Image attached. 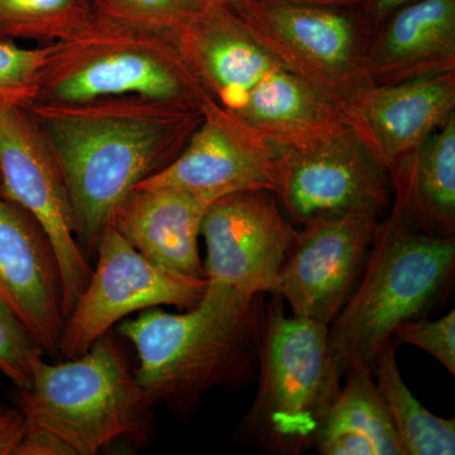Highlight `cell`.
<instances>
[{
	"instance_id": "cell-1",
	"label": "cell",
	"mask_w": 455,
	"mask_h": 455,
	"mask_svg": "<svg viewBox=\"0 0 455 455\" xmlns=\"http://www.w3.org/2000/svg\"><path fill=\"white\" fill-rule=\"evenodd\" d=\"M25 109L61 171L88 259L119 203L178 157L203 118L202 107L140 95Z\"/></svg>"
},
{
	"instance_id": "cell-2",
	"label": "cell",
	"mask_w": 455,
	"mask_h": 455,
	"mask_svg": "<svg viewBox=\"0 0 455 455\" xmlns=\"http://www.w3.org/2000/svg\"><path fill=\"white\" fill-rule=\"evenodd\" d=\"M175 42L205 94L274 147L347 118L335 101L269 52L233 9L208 3Z\"/></svg>"
},
{
	"instance_id": "cell-3",
	"label": "cell",
	"mask_w": 455,
	"mask_h": 455,
	"mask_svg": "<svg viewBox=\"0 0 455 455\" xmlns=\"http://www.w3.org/2000/svg\"><path fill=\"white\" fill-rule=\"evenodd\" d=\"M263 296L243 310L202 300L185 313L157 307L122 322L118 333L137 350L134 376L149 403L188 416L209 391L256 381Z\"/></svg>"
},
{
	"instance_id": "cell-4",
	"label": "cell",
	"mask_w": 455,
	"mask_h": 455,
	"mask_svg": "<svg viewBox=\"0 0 455 455\" xmlns=\"http://www.w3.org/2000/svg\"><path fill=\"white\" fill-rule=\"evenodd\" d=\"M454 272L455 238L427 235L391 208L355 292L328 325L329 348L340 376L357 364L372 368L398 325L438 307Z\"/></svg>"
},
{
	"instance_id": "cell-5",
	"label": "cell",
	"mask_w": 455,
	"mask_h": 455,
	"mask_svg": "<svg viewBox=\"0 0 455 455\" xmlns=\"http://www.w3.org/2000/svg\"><path fill=\"white\" fill-rule=\"evenodd\" d=\"M263 302L259 390L238 427L239 439L268 454L313 451L326 410L339 391L328 325L289 315L280 296Z\"/></svg>"
},
{
	"instance_id": "cell-6",
	"label": "cell",
	"mask_w": 455,
	"mask_h": 455,
	"mask_svg": "<svg viewBox=\"0 0 455 455\" xmlns=\"http://www.w3.org/2000/svg\"><path fill=\"white\" fill-rule=\"evenodd\" d=\"M13 401L26 420L59 436L75 455H95L116 440L145 439L154 407L118 341L108 331L88 352L59 363L33 359L32 385Z\"/></svg>"
},
{
	"instance_id": "cell-7",
	"label": "cell",
	"mask_w": 455,
	"mask_h": 455,
	"mask_svg": "<svg viewBox=\"0 0 455 455\" xmlns=\"http://www.w3.org/2000/svg\"><path fill=\"white\" fill-rule=\"evenodd\" d=\"M127 95L202 107L206 94L169 36L95 17L74 37L49 44L37 103H85Z\"/></svg>"
},
{
	"instance_id": "cell-8",
	"label": "cell",
	"mask_w": 455,
	"mask_h": 455,
	"mask_svg": "<svg viewBox=\"0 0 455 455\" xmlns=\"http://www.w3.org/2000/svg\"><path fill=\"white\" fill-rule=\"evenodd\" d=\"M276 196L286 217L301 227L391 209L390 173L348 119L305 139L275 147Z\"/></svg>"
},
{
	"instance_id": "cell-9",
	"label": "cell",
	"mask_w": 455,
	"mask_h": 455,
	"mask_svg": "<svg viewBox=\"0 0 455 455\" xmlns=\"http://www.w3.org/2000/svg\"><path fill=\"white\" fill-rule=\"evenodd\" d=\"M233 11L269 52L344 113L353 98L370 85V29L348 8L238 0Z\"/></svg>"
},
{
	"instance_id": "cell-10",
	"label": "cell",
	"mask_w": 455,
	"mask_h": 455,
	"mask_svg": "<svg viewBox=\"0 0 455 455\" xmlns=\"http://www.w3.org/2000/svg\"><path fill=\"white\" fill-rule=\"evenodd\" d=\"M298 232L272 191H242L209 204L200 230L206 245L204 300L244 309L271 293Z\"/></svg>"
},
{
	"instance_id": "cell-11",
	"label": "cell",
	"mask_w": 455,
	"mask_h": 455,
	"mask_svg": "<svg viewBox=\"0 0 455 455\" xmlns=\"http://www.w3.org/2000/svg\"><path fill=\"white\" fill-rule=\"evenodd\" d=\"M95 257L97 267L65 322L60 341L62 359L88 352L99 338L136 311L194 309L208 286L206 278L184 276L147 259L112 223L104 230Z\"/></svg>"
},
{
	"instance_id": "cell-12",
	"label": "cell",
	"mask_w": 455,
	"mask_h": 455,
	"mask_svg": "<svg viewBox=\"0 0 455 455\" xmlns=\"http://www.w3.org/2000/svg\"><path fill=\"white\" fill-rule=\"evenodd\" d=\"M0 179L2 196L31 215L55 252L66 322L92 268L77 242L61 171L25 108L0 107Z\"/></svg>"
},
{
	"instance_id": "cell-13",
	"label": "cell",
	"mask_w": 455,
	"mask_h": 455,
	"mask_svg": "<svg viewBox=\"0 0 455 455\" xmlns=\"http://www.w3.org/2000/svg\"><path fill=\"white\" fill-rule=\"evenodd\" d=\"M381 223L358 212L302 227L271 293L293 315L331 324L355 292Z\"/></svg>"
},
{
	"instance_id": "cell-14",
	"label": "cell",
	"mask_w": 455,
	"mask_h": 455,
	"mask_svg": "<svg viewBox=\"0 0 455 455\" xmlns=\"http://www.w3.org/2000/svg\"><path fill=\"white\" fill-rule=\"evenodd\" d=\"M203 118L172 163L137 187L170 188L212 203L242 191L277 193V154L205 95Z\"/></svg>"
},
{
	"instance_id": "cell-15",
	"label": "cell",
	"mask_w": 455,
	"mask_h": 455,
	"mask_svg": "<svg viewBox=\"0 0 455 455\" xmlns=\"http://www.w3.org/2000/svg\"><path fill=\"white\" fill-rule=\"evenodd\" d=\"M0 301L50 358H60L62 284L55 252L35 220L0 196Z\"/></svg>"
},
{
	"instance_id": "cell-16",
	"label": "cell",
	"mask_w": 455,
	"mask_h": 455,
	"mask_svg": "<svg viewBox=\"0 0 455 455\" xmlns=\"http://www.w3.org/2000/svg\"><path fill=\"white\" fill-rule=\"evenodd\" d=\"M455 114V71L395 84H370L346 116L388 173Z\"/></svg>"
},
{
	"instance_id": "cell-17",
	"label": "cell",
	"mask_w": 455,
	"mask_h": 455,
	"mask_svg": "<svg viewBox=\"0 0 455 455\" xmlns=\"http://www.w3.org/2000/svg\"><path fill=\"white\" fill-rule=\"evenodd\" d=\"M455 71V0H414L371 35V84H395Z\"/></svg>"
},
{
	"instance_id": "cell-18",
	"label": "cell",
	"mask_w": 455,
	"mask_h": 455,
	"mask_svg": "<svg viewBox=\"0 0 455 455\" xmlns=\"http://www.w3.org/2000/svg\"><path fill=\"white\" fill-rule=\"evenodd\" d=\"M209 204L176 188L136 187L116 206L110 223L156 265L205 278L199 236Z\"/></svg>"
},
{
	"instance_id": "cell-19",
	"label": "cell",
	"mask_w": 455,
	"mask_h": 455,
	"mask_svg": "<svg viewBox=\"0 0 455 455\" xmlns=\"http://www.w3.org/2000/svg\"><path fill=\"white\" fill-rule=\"evenodd\" d=\"M391 208L440 238H455V114L390 173Z\"/></svg>"
},
{
	"instance_id": "cell-20",
	"label": "cell",
	"mask_w": 455,
	"mask_h": 455,
	"mask_svg": "<svg viewBox=\"0 0 455 455\" xmlns=\"http://www.w3.org/2000/svg\"><path fill=\"white\" fill-rule=\"evenodd\" d=\"M343 379L316 431L313 451L322 455H403L372 368L357 364Z\"/></svg>"
},
{
	"instance_id": "cell-21",
	"label": "cell",
	"mask_w": 455,
	"mask_h": 455,
	"mask_svg": "<svg viewBox=\"0 0 455 455\" xmlns=\"http://www.w3.org/2000/svg\"><path fill=\"white\" fill-rule=\"evenodd\" d=\"M396 347L394 339L383 347L374 358L372 373L403 455H454V419L431 414L412 395L398 370Z\"/></svg>"
},
{
	"instance_id": "cell-22",
	"label": "cell",
	"mask_w": 455,
	"mask_h": 455,
	"mask_svg": "<svg viewBox=\"0 0 455 455\" xmlns=\"http://www.w3.org/2000/svg\"><path fill=\"white\" fill-rule=\"evenodd\" d=\"M94 20L92 0H0V41L56 44Z\"/></svg>"
},
{
	"instance_id": "cell-23",
	"label": "cell",
	"mask_w": 455,
	"mask_h": 455,
	"mask_svg": "<svg viewBox=\"0 0 455 455\" xmlns=\"http://www.w3.org/2000/svg\"><path fill=\"white\" fill-rule=\"evenodd\" d=\"M208 0H92L95 17L116 25L175 38Z\"/></svg>"
},
{
	"instance_id": "cell-24",
	"label": "cell",
	"mask_w": 455,
	"mask_h": 455,
	"mask_svg": "<svg viewBox=\"0 0 455 455\" xmlns=\"http://www.w3.org/2000/svg\"><path fill=\"white\" fill-rule=\"evenodd\" d=\"M49 44L27 49L0 41V107L26 108L35 101Z\"/></svg>"
},
{
	"instance_id": "cell-25",
	"label": "cell",
	"mask_w": 455,
	"mask_h": 455,
	"mask_svg": "<svg viewBox=\"0 0 455 455\" xmlns=\"http://www.w3.org/2000/svg\"><path fill=\"white\" fill-rule=\"evenodd\" d=\"M392 339L423 349L454 376L455 310L436 320L421 316L403 323L395 329Z\"/></svg>"
},
{
	"instance_id": "cell-26",
	"label": "cell",
	"mask_w": 455,
	"mask_h": 455,
	"mask_svg": "<svg viewBox=\"0 0 455 455\" xmlns=\"http://www.w3.org/2000/svg\"><path fill=\"white\" fill-rule=\"evenodd\" d=\"M40 352L31 335L0 301V372L16 388L31 387L33 359Z\"/></svg>"
},
{
	"instance_id": "cell-27",
	"label": "cell",
	"mask_w": 455,
	"mask_h": 455,
	"mask_svg": "<svg viewBox=\"0 0 455 455\" xmlns=\"http://www.w3.org/2000/svg\"><path fill=\"white\" fill-rule=\"evenodd\" d=\"M16 455H75L59 436L40 425L26 420V433Z\"/></svg>"
},
{
	"instance_id": "cell-28",
	"label": "cell",
	"mask_w": 455,
	"mask_h": 455,
	"mask_svg": "<svg viewBox=\"0 0 455 455\" xmlns=\"http://www.w3.org/2000/svg\"><path fill=\"white\" fill-rule=\"evenodd\" d=\"M26 433V416L20 407L0 409V455H16Z\"/></svg>"
},
{
	"instance_id": "cell-29",
	"label": "cell",
	"mask_w": 455,
	"mask_h": 455,
	"mask_svg": "<svg viewBox=\"0 0 455 455\" xmlns=\"http://www.w3.org/2000/svg\"><path fill=\"white\" fill-rule=\"evenodd\" d=\"M414 0H367L364 12V23L371 35L397 9Z\"/></svg>"
},
{
	"instance_id": "cell-30",
	"label": "cell",
	"mask_w": 455,
	"mask_h": 455,
	"mask_svg": "<svg viewBox=\"0 0 455 455\" xmlns=\"http://www.w3.org/2000/svg\"><path fill=\"white\" fill-rule=\"evenodd\" d=\"M271 2L292 3V4L325 5V7L349 8L358 0H271Z\"/></svg>"
},
{
	"instance_id": "cell-31",
	"label": "cell",
	"mask_w": 455,
	"mask_h": 455,
	"mask_svg": "<svg viewBox=\"0 0 455 455\" xmlns=\"http://www.w3.org/2000/svg\"><path fill=\"white\" fill-rule=\"evenodd\" d=\"M209 3H214V4L223 5V7L233 9L235 7L238 0H208Z\"/></svg>"
},
{
	"instance_id": "cell-32",
	"label": "cell",
	"mask_w": 455,
	"mask_h": 455,
	"mask_svg": "<svg viewBox=\"0 0 455 455\" xmlns=\"http://www.w3.org/2000/svg\"><path fill=\"white\" fill-rule=\"evenodd\" d=\"M4 406H5L4 403H0V409H3V407H4Z\"/></svg>"
}]
</instances>
